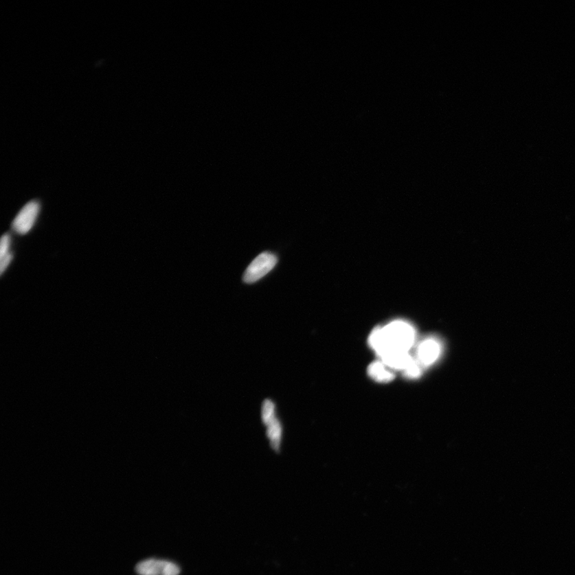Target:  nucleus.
<instances>
[{"mask_svg":"<svg viewBox=\"0 0 575 575\" xmlns=\"http://www.w3.org/2000/svg\"><path fill=\"white\" fill-rule=\"evenodd\" d=\"M414 341V328L401 321L376 329L370 339L371 347L381 359L393 352H409Z\"/></svg>","mask_w":575,"mask_h":575,"instance_id":"obj_1","label":"nucleus"},{"mask_svg":"<svg viewBox=\"0 0 575 575\" xmlns=\"http://www.w3.org/2000/svg\"><path fill=\"white\" fill-rule=\"evenodd\" d=\"M278 263L277 256L264 252L260 253L250 264L244 274V282L247 284H253L259 281L267 275L276 267Z\"/></svg>","mask_w":575,"mask_h":575,"instance_id":"obj_2","label":"nucleus"},{"mask_svg":"<svg viewBox=\"0 0 575 575\" xmlns=\"http://www.w3.org/2000/svg\"><path fill=\"white\" fill-rule=\"evenodd\" d=\"M274 418V405L273 402L265 401L262 407V419L264 424L267 425Z\"/></svg>","mask_w":575,"mask_h":575,"instance_id":"obj_9","label":"nucleus"},{"mask_svg":"<svg viewBox=\"0 0 575 575\" xmlns=\"http://www.w3.org/2000/svg\"><path fill=\"white\" fill-rule=\"evenodd\" d=\"M41 205L36 201L23 206L14 218L12 228L19 234H26L32 229L38 217Z\"/></svg>","mask_w":575,"mask_h":575,"instance_id":"obj_4","label":"nucleus"},{"mask_svg":"<svg viewBox=\"0 0 575 575\" xmlns=\"http://www.w3.org/2000/svg\"><path fill=\"white\" fill-rule=\"evenodd\" d=\"M415 361L409 352H398L382 358V362L392 370L405 371Z\"/></svg>","mask_w":575,"mask_h":575,"instance_id":"obj_6","label":"nucleus"},{"mask_svg":"<svg viewBox=\"0 0 575 575\" xmlns=\"http://www.w3.org/2000/svg\"><path fill=\"white\" fill-rule=\"evenodd\" d=\"M406 375L409 377H418L420 375V368L419 366V363H418L416 361L411 363V365L407 368L405 371Z\"/></svg>","mask_w":575,"mask_h":575,"instance_id":"obj_11","label":"nucleus"},{"mask_svg":"<svg viewBox=\"0 0 575 575\" xmlns=\"http://www.w3.org/2000/svg\"><path fill=\"white\" fill-rule=\"evenodd\" d=\"M136 572L139 575H179L181 568L169 560L150 559L137 564Z\"/></svg>","mask_w":575,"mask_h":575,"instance_id":"obj_3","label":"nucleus"},{"mask_svg":"<svg viewBox=\"0 0 575 575\" xmlns=\"http://www.w3.org/2000/svg\"><path fill=\"white\" fill-rule=\"evenodd\" d=\"M418 359L422 365H429L440 357V346L434 340H427L418 348Z\"/></svg>","mask_w":575,"mask_h":575,"instance_id":"obj_5","label":"nucleus"},{"mask_svg":"<svg viewBox=\"0 0 575 575\" xmlns=\"http://www.w3.org/2000/svg\"><path fill=\"white\" fill-rule=\"evenodd\" d=\"M12 258L13 256L11 253H8L1 258V262H0V271H1V274L3 273L5 269H6L9 264L11 263Z\"/></svg>","mask_w":575,"mask_h":575,"instance_id":"obj_12","label":"nucleus"},{"mask_svg":"<svg viewBox=\"0 0 575 575\" xmlns=\"http://www.w3.org/2000/svg\"><path fill=\"white\" fill-rule=\"evenodd\" d=\"M10 244H11V238L8 234H4L1 239V245H0V258L10 253Z\"/></svg>","mask_w":575,"mask_h":575,"instance_id":"obj_10","label":"nucleus"},{"mask_svg":"<svg viewBox=\"0 0 575 575\" xmlns=\"http://www.w3.org/2000/svg\"><path fill=\"white\" fill-rule=\"evenodd\" d=\"M368 374L378 382H390L394 374L387 370V367L383 362H375L368 368Z\"/></svg>","mask_w":575,"mask_h":575,"instance_id":"obj_7","label":"nucleus"},{"mask_svg":"<svg viewBox=\"0 0 575 575\" xmlns=\"http://www.w3.org/2000/svg\"><path fill=\"white\" fill-rule=\"evenodd\" d=\"M268 426L267 435L271 441V445L274 450L278 451L280 447V441H281L282 427L277 418L275 417L273 420L270 421Z\"/></svg>","mask_w":575,"mask_h":575,"instance_id":"obj_8","label":"nucleus"}]
</instances>
